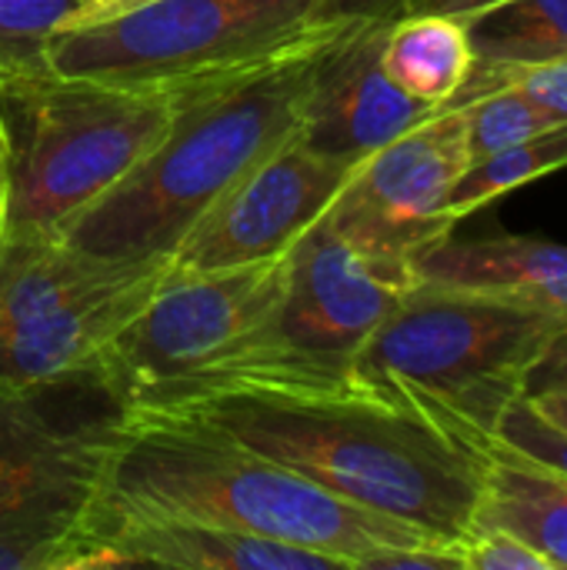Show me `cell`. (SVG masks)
Listing matches in <instances>:
<instances>
[{
	"label": "cell",
	"instance_id": "obj_1",
	"mask_svg": "<svg viewBox=\"0 0 567 570\" xmlns=\"http://www.w3.org/2000/svg\"><path fill=\"white\" fill-rule=\"evenodd\" d=\"M144 414L224 431L368 511L461 544L485 494V451L424 411L364 387L214 391Z\"/></svg>",
	"mask_w": 567,
	"mask_h": 570
},
{
	"label": "cell",
	"instance_id": "obj_2",
	"mask_svg": "<svg viewBox=\"0 0 567 570\" xmlns=\"http://www.w3.org/2000/svg\"><path fill=\"white\" fill-rule=\"evenodd\" d=\"M114 518H174L227 528L331 554L344 570H364L374 554L394 548L454 544L351 504L217 428L144 411H130L107 471L94 541Z\"/></svg>",
	"mask_w": 567,
	"mask_h": 570
},
{
	"label": "cell",
	"instance_id": "obj_3",
	"mask_svg": "<svg viewBox=\"0 0 567 570\" xmlns=\"http://www.w3.org/2000/svg\"><path fill=\"white\" fill-rule=\"evenodd\" d=\"M334 30L254 70L190 83L164 140L60 240L104 261L170 257L244 174L297 134Z\"/></svg>",
	"mask_w": 567,
	"mask_h": 570
},
{
	"label": "cell",
	"instance_id": "obj_4",
	"mask_svg": "<svg viewBox=\"0 0 567 570\" xmlns=\"http://www.w3.org/2000/svg\"><path fill=\"white\" fill-rule=\"evenodd\" d=\"M127 421L100 361L0 391V570H74Z\"/></svg>",
	"mask_w": 567,
	"mask_h": 570
},
{
	"label": "cell",
	"instance_id": "obj_5",
	"mask_svg": "<svg viewBox=\"0 0 567 570\" xmlns=\"http://www.w3.org/2000/svg\"><path fill=\"white\" fill-rule=\"evenodd\" d=\"M187 87L134 90L87 77H0L3 237H60L170 130Z\"/></svg>",
	"mask_w": 567,
	"mask_h": 570
},
{
	"label": "cell",
	"instance_id": "obj_6",
	"mask_svg": "<svg viewBox=\"0 0 567 570\" xmlns=\"http://www.w3.org/2000/svg\"><path fill=\"white\" fill-rule=\"evenodd\" d=\"M565 314L488 294L411 284L354 361V387L398 397L448 431L491 438Z\"/></svg>",
	"mask_w": 567,
	"mask_h": 570
},
{
	"label": "cell",
	"instance_id": "obj_7",
	"mask_svg": "<svg viewBox=\"0 0 567 570\" xmlns=\"http://www.w3.org/2000/svg\"><path fill=\"white\" fill-rule=\"evenodd\" d=\"M414 277L348 244L324 217L287 250L277 304L214 367L180 384L157 411L214 391H344L354 361Z\"/></svg>",
	"mask_w": 567,
	"mask_h": 570
},
{
	"label": "cell",
	"instance_id": "obj_8",
	"mask_svg": "<svg viewBox=\"0 0 567 570\" xmlns=\"http://www.w3.org/2000/svg\"><path fill=\"white\" fill-rule=\"evenodd\" d=\"M321 0H150L50 40V70L134 90H177L271 63L334 27Z\"/></svg>",
	"mask_w": 567,
	"mask_h": 570
},
{
	"label": "cell",
	"instance_id": "obj_9",
	"mask_svg": "<svg viewBox=\"0 0 567 570\" xmlns=\"http://www.w3.org/2000/svg\"><path fill=\"white\" fill-rule=\"evenodd\" d=\"M170 257L104 261L60 237L0 234V391L97 364Z\"/></svg>",
	"mask_w": 567,
	"mask_h": 570
},
{
	"label": "cell",
	"instance_id": "obj_10",
	"mask_svg": "<svg viewBox=\"0 0 567 570\" xmlns=\"http://www.w3.org/2000/svg\"><path fill=\"white\" fill-rule=\"evenodd\" d=\"M287 254L231 271H167L150 301L120 327L100 364L127 394L130 411L170 397L214 367L277 304Z\"/></svg>",
	"mask_w": 567,
	"mask_h": 570
},
{
	"label": "cell",
	"instance_id": "obj_11",
	"mask_svg": "<svg viewBox=\"0 0 567 570\" xmlns=\"http://www.w3.org/2000/svg\"><path fill=\"white\" fill-rule=\"evenodd\" d=\"M468 164L465 107L444 104L364 157L324 210V220L361 254L411 274L424 250L454 234L458 220L448 214V200Z\"/></svg>",
	"mask_w": 567,
	"mask_h": 570
},
{
	"label": "cell",
	"instance_id": "obj_12",
	"mask_svg": "<svg viewBox=\"0 0 567 570\" xmlns=\"http://www.w3.org/2000/svg\"><path fill=\"white\" fill-rule=\"evenodd\" d=\"M354 167L311 150L294 134L187 230L170 267L231 271L284 257L324 217Z\"/></svg>",
	"mask_w": 567,
	"mask_h": 570
},
{
	"label": "cell",
	"instance_id": "obj_13",
	"mask_svg": "<svg viewBox=\"0 0 567 570\" xmlns=\"http://www.w3.org/2000/svg\"><path fill=\"white\" fill-rule=\"evenodd\" d=\"M388 30L391 23L354 20L341 23L331 33L301 114V144L324 157L361 164L364 157L441 110L438 104H424L404 94L388 77Z\"/></svg>",
	"mask_w": 567,
	"mask_h": 570
},
{
	"label": "cell",
	"instance_id": "obj_14",
	"mask_svg": "<svg viewBox=\"0 0 567 570\" xmlns=\"http://www.w3.org/2000/svg\"><path fill=\"white\" fill-rule=\"evenodd\" d=\"M414 284L501 297L567 317V247L541 237H444L411 264Z\"/></svg>",
	"mask_w": 567,
	"mask_h": 570
},
{
	"label": "cell",
	"instance_id": "obj_15",
	"mask_svg": "<svg viewBox=\"0 0 567 570\" xmlns=\"http://www.w3.org/2000/svg\"><path fill=\"white\" fill-rule=\"evenodd\" d=\"M110 544L127 564L180 570H344L331 554L174 518H114L94 544Z\"/></svg>",
	"mask_w": 567,
	"mask_h": 570
},
{
	"label": "cell",
	"instance_id": "obj_16",
	"mask_svg": "<svg viewBox=\"0 0 567 570\" xmlns=\"http://www.w3.org/2000/svg\"><path fill=\"white\" fill-rule=\"evenodd\" d=\"M485 451V494L475 524L505 528L555 570H567V474L508 448L505 441L481 438Z\"/></svg>",
	"mask_w": 567,
	"mask_h": 570
},
{
	"label": "cell",
	"instance_id": "obj_17",
	"mask_svg": "<svg viewBox=\"0 0 567 570\" xmlns=\"http://www.w3.org/2000/svg\"><path fill=\"white\" fill-rule=\"evenodd\" d=\"M475 67L465 20L444 13H404L384 40V70L424 104H451Z\"/></svg>",
	"mask_w": 567,
	"mask_h": 570
},
{
	"label": "cell",
	"instance_id": "obj_18",
	"mask_svg": "<svg viewBox=\"0 0 567 570\" xmlns=\"http://www.w3.org/2000/svg\"><path fill=\"white\" fill-rule=\"evenodd\" d=\"M475 63L528 67L567 57V0H501L465 17Z\"/></svg>",
	"mask_w": 567,
	"mask_h": 570
},
{
	"label": "cell",
	"instance_id": "obj_19",
	"mask_svg": "<svg viewBox=\"0 0 567 570\" xmlns=\"http://www.w3.org/2000/svg\"><path fill=\"white\" fill-rule=\"evenodd\" d=\"M561 167H567V124H558L531 140L511 144L491 157L468 164V170L461 174V180L451 190L448 214L461 224L468 214L481 210L495 197H505L508 190L531 184Z\"/></svg>",
	"mask_w": 567,
	"mask_h": 570
},
{
	"label": "cell",
	"instance_id": "obj_20",
	"mask_svg": "<svg viewBox=\"0 0 567 570\" xmlns=\"http://www.w3.org/2000/svg\"><path fill=\"white\" fill-rule=\"evenodd\" d=\"M87 13L90 0H0V77L50 73V40Z\"/></svg>",
	"mask_w": 567,
	"mask_h": 570
},
{
	"label": "cell",
	"instance_id": "obj_21",
	"mask_svg": "<svg viewBox=\"0 0 567 570\" xmlns=\"http://www.w3.org/2000/svg\"><path fill=\"white\" fill-rule=\"evenodd\" d=\"M465 107V120H468V154L471 164L481 157H491L511 144L531 140L551 127H558L545 110H538L518 87L501 83L491 87L478 97H471Z\"/></svg>",
	"mask_w": 567,
	"mask_h": 570
},
{
	"label": "cell",
	"instance_id": "obj_22",
	"mask_svg": "<svg viewBox=\"0 0 567 570\" xmlns=\"http://www.w3.org/2000/svg\"><path fill=\"white\" fill-rule=\"evenodd\" d=\"M495 438L505 441L508 448L567 474V434L561 428H555L551 421H545L525 394L505 407V414L495 428Z\"/></svg>",
	"mask_w": 567,
	"mask_h": 570
},
{
	"label": "cell",
	"instance_id": "obj_23",
	"mask_svg": "<svg viewBox=\"0 0 567 570\" xmlns=\"http://www.w3.org/2000/svg\"><path fill=\"white\" fill-rule=\"evenodd\" d=\"M458 548L465 558V570H555L551 561L531 544L491 524H475Z\"/></svg>",
	"mask_w": 567,
	"mask_h": 570
},
{
	"label": "cell",
	"instance_id": "obj_24",
	"mask_svg": "<svg viewBox=\"0 0 567 570\" xmlns=\"http://www.w3.org/2000/svg\"><path fill=\"white\" fill-rule=\"evenodd\" d=\"M481 67V63H478ZM498 87H518L538 110H545L555 124H567V57L528 67H485Z\"/></svg>",
	"mask_w": 567,
	"mask_h": 570
},
{
	"label": "cell",
	"instance_id": "obj_25",
	"mask_svg": "<svg viewBox=\"0 0 567 570\" xmlns=\"http://www.w3.org/2000/svg\"><path fill=\"white\" fill-rule=\"evenodd\" d=\"M408 0H321L317 7V23L321 27H341L354 20H378V23H394L404 17Z\"/></svg>",
	"mask_w": 567,
	"mask_h": 570
},
{
	"label": "cell",
	"instance_id": "obj_26",
	"mask_svg": "<svg viewBox=\"0 0 567 570\" xmlns=\"http://www.w3.org/2000/svg\"><path fill=\"white\" fill-rule=\"evenodd\" d=\"M535 394H567V327L545 347L525 377V397Z\"/></svg>",
	"mask_w": 567,
	"mask_h": 570
},
{
	"label": "cell",
	"instance_id": "obj_27",
	"mask_svg": "<svg viewBox=\"0 0 567 570\" xmlns=\"http://www.w3.org/2000/svg\"><path fill=\"white\" fill-rule=\"evenodd\" d=\"M501 0H408L404 13H444V17H471L485 7H495Z\"/></svg>",
	"mask_w": 567,
	"mask_h": 570
},
{
	"label": "cell",
	"instance_id": "obj_28",
	"mask_svg": "<svg viewBox=\"0 0 567 570\" xmlns=\"http://www.w3.org/2000/svg\"><path fill=\"white\" fill-rule=\"evenodd\" d=\"M531 404H535V411L545 417V421H551L555 428H561L567 434V394H535V397H528Z\"/></svg>",
	"mask_w": 567,
	"mask_h": 570
},
{
	"label": "cell",
	"instance_id": "obj_29",
	"mask_svg": "<svg viewBox=\"0 0 567 570\" xmlns=\"http://www.w3.org/2000/svg\"><path fill=\"white\" fill-rule=\"evenodd\" d=\"M140 3H150V0H90V13H87L80 23H87V20H104V17L134 10V7H140ZM74 27H77V23H74Z\"/></svg>",
	"mask_w": 567,
	"mask_h": 570
},
{
	"label": "cell",
	"instance_id": "obj_30",
	"mask_svg": "<svg viewBox=\"0 0 567 570\" xmlns=\"http://www.w3.org/2000/svg\"><path fill=\"white\" fill-rule=\"evenodd\" d=\"M3 197H7V170H3V137H0V227H3Z\"/></svg>",
	"mask_w": 567,
	"mask_h": 570
}]
</instances>
